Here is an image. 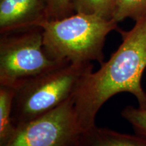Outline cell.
I'll return each mask as SVG.
<instances>
[{"mask_svg":"<svg viewBox=\"0 0 146 146\" xmlns=\"http://www.w3.org/2000/svg\"><path fill=\"white\" fill-rule=\"evenodd\" d=\"M38 26L43 30L45 50L53 60L64 63L104 62L106 39L120 29L114 20L84 13H74L61 19H48Z\"/></svg>","mask_w":146,"mask_h":146,"instance_id":"7a4b0ae2","label":"cell"},{"mask_svg":"<svg viewBox=\"0 0 146 146\" xmlns=\"http://www.w3.org/2000/svg\"><path fill=\"white\" fill-rule=\"evenodd\" d=\"M46 0H0V34L48 20Z\"/></svg>","mask_w":146,"mask_h":146,"instance_id":"8992f818","label":"cell"},{"mask_svg":"<svg viewBox=\"0 0 146 146\" xmlns=\"http://www.w3.org/2000/svg\"><path fill=\"white\" fill-rule=\"evenodd\" d=\"M121 44L110 59L89 73L74 96V110L83 132L96 126L98 111L115 95L129 93L139 107L146 109V92L141 78L146 68V15L135 21L128 31H118Z\"/></svg>","mask_w":146,"mask_h":146,"instance_id":"6da1fadb","label":"cell"},{"mask_svg":"<svg viewBox=\"0 0 146 146\" xmlns=\"http://www.w3.org/2000/svg\"><path fill=\"white\" fill-rule=\"evenodd\" d=\"M146 15V0H115L112 19L116 23L131 18L135 21Z\"/></svg>","mask_w":146,"mask_h":146,"instance_id":"30bf717a","label":"cell"},{"mask_svg":"<svg viewBox=\"0 0 146 146\" xmlns=\"http://www.w3.org/2000/svg\"><path fill=\"white\" fill-rule=\"evenodd\" d=\"M49 19H61L74 14L72 0H46Z\"/></svg>","mask_w":146,"mask_h":146,"instance_id":"7c38bea8","label":"cell"},{"mask_svg":"<svg viewBox=\"0 0 146 146\" xmlns=\"http://www.w3.org/2000/svg\"><path fill=\"white\" fill-rule=\"evenodd\" d=\"M16 89L0 85V146H4L16 131L12 120V108Z\"/></svg>","mask_w":146,"mask_h":146,"instance_id":"ba28073f","label":"cell"},{"mask_svg":"<svg viewBox=\"0 0 146 146\" xmlns=\"http://www.w3.org/2000/svg\"><path fill=\"white\" fill-rule=\"evenodd\" d=\"M79 146H146V137L95 126L83 133Z\"/></svg>","mask_w":146,"mask_h":146,"instance_id":"52a82bcc","label":"cell"},{"mask_svg":"<svg viewBox=\"0 0 146 146\" xmlns=\"http://www.w3.org/2000/svg\"><path fill=\"white\" fill-rule=\"evenodd\" d=\"M62 64L65 63L53 60L47 54L40 26L1 34L0 85L16 88Z\"/></svg>","mask_w":146,"mask_h":146,"instance_id":"277c9868","label":"cell"},{"mask_svg":"<svg viewBox=\"0 0 146 146\" xmlns=\"http://www.w3.org/2000/svg\"><path fill=\"white\" fill-rule=\"evenodd\" d=\"M72 4L74 13L92 14L112 20L115 0H72Z\"/></svg>","mask_w":146,"mask_h":146,"instance_id":"9c48e42d","label":"cell"},{"mask_svg":"<svg viewBox=\"0 0 146 146\" xmlns=\"http://www.w3.org/2000/svg\"><path fill=\"white\" fill-rule=\"evenodd\" d=\"M121 115L131 124L135 134L146 137V109L127 106L122 110Z\"/></svg>","mask_w":146,"mask_h":146,"instance_id":"8fae6325","label":"cell"},{"mask_svg":"<svg viewBox=\"0 0 146 146\" xmlns=\"http://www.w3.org/2000/svg\"><path fill=\"white\" fill-rule=\"evenodd\" d=\"M93 68L91 62L62 64L18 86L12 108L16 127L50 112L75 96Z\"/></svg>","mask_w":146,"mask_h":146,"instance_id":"3957f363","label":"cell"},{"mask_svg":"<svg viewBox=\"0 0 146 146\" xmlns=\"http://www.w3.org/2000/svg\"><path fill=\"white\" fill-rule=\"evenodd\" d=\"M83 133L73 96L50 112L18 126L4 146H79Z\"/></svg>","mask_w":146,"mask_h":146,"instance_id":"5b68a950","label":"cell"}]
</instances>
